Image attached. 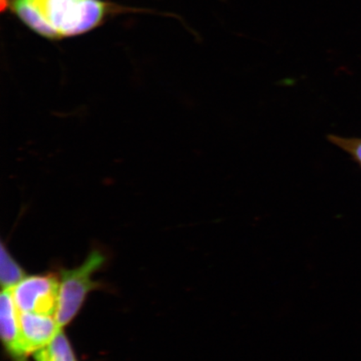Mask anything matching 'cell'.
I'll use <instances>...</instances> for the list:
<instances>
[{"label": "cell", "instance_id": "4", "mask_svg": "<svg viewBox=\"0 0 361 361\" xmlns=\"http://www.w3.org/2000/svg\"><path fill=\"white\" fill-rule=\"evenodd\" d=\"M0 326L4 348L13 361H27L22 344L20 311L13 299L11 288H4L0 298Z\"/></svg>", "mask_w": 361, "mask_h": 361}, {"label": "cell", "instance_id": "6", "mask_svg": "<svg viewBox=\"0 0 361 361\" xmlns=\"http://www.w3.org/2000/svg\"><path fill=\"white\" fill-rule=\"evenodd\" d=\"M34 357L35 361H76L71 343L61 329L47 346L35 352Z\"/></svg>", "mask_w": 361, "mask_h": 361}, {"label": "cell", "instance_id": "5", "mask_svg": "<svg viewBox=\"0 0 361 361\" xmlns=\"http://www.w3.org/2000/svg\"><path fill=\"white\" fill-rule=\"evenodd\" d=\"M22 344L29 355L47 346L61 328L55 316L35 313H20Z\"/></svg>", "mask_w": 361, "mask_h": 361}, {"label": "cell", "instance_id": "7", "mask_svg": "<svg viewBox=\"0 0 361 361\" xmlns=\"http://www.w3.org/2000/svg\"><path fill=\"white\" fill-rule=\"evenodd\" d=\"M25 278L24 269L13 259L11 252L2 243L1 255H0V281H1L3 290L15 287Z\"/></svg>", "mask_w": 361, "mask_h": 361}, {"label": "cell", "instance_id": "1", "mask_svg": "<svg viewBox=\"0 0 361 361\" xmlns=\"http://www.w3.org/2000/svg\"><path fill=\"white\" fill-rule=\"evenodd\" d=\"M8 6L29 29L51 40L88 33L117 8L103 0H8Z\"/></svg>", "mask_w": 361, "mask_h": 361}, {"label": "cell", "instance_id": "8", "mask_svg": "<svg viewBox=\"0 0 361 361\" xmlns=\"http://www.w3.org/2000/svg\"><path fill=\"white\" fill-rule=\"evenodd\" d=\"M328 141L342 149L361 165V139L338 137L336 135H329Z\"/></svg>", "mask_w": 361, "mask_h": 361}, {"label": "cell", "instance_id": "3", "mask_svg": "<svg viewBox=\"0 0 361 361\" xmlns=\"http://www.w3.org/2000/svg\"><path fill=\"white\" fill-rule=\"evenodd\" d=\"M11 290L20 313L55 316L60 290V281L55 274L25 277Z\"/></svg>", "mask_w": 361, "mask_h": 361}, {"label": "cell", "instance_id": "2", "mask_svg": "<svg viewBox=\"0 0 361 361\" xmlns=\"http://www.w3.org/2000/svg\"><path fill=\"white\" fill-rule=\"evenodd\" d=\"M105 263L106 257L100 251L93 250L80 267L61 270L55 314L61 328L69 324L78 315L88 293L100 287L92 276Z\"/></svg>", "mask_w": 361, "mask_h": 361}]
</instances>
